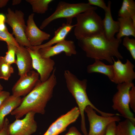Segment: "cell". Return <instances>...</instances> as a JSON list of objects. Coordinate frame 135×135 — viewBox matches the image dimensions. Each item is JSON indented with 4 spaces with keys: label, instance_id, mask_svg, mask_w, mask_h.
Wrapping results in <instances>:
<instances>
[{
    "label": "cell",
    "instance_id": "obj_18",
    "mask_svg": "<svg viewBox=\"0 0 135 135\" xmlns=\"http://www.w3.org/2000/svg\"><path fill=\"white\" fill-rule=\"evenodd\" d=\"M75 26V25H72V24L66 22L63 23L61 26L55 31L54 36L49 41L40 46H31L30 48L38 50L40 48L52 46L54 44L62 41L65 40L66 36Z\"/></svg>",
    "mask_w": 135,
    "mask_h": 135
},
{
    "label": "cell",
    "instance_id": "obj_12",
    "mask_svg": "<svg viewBox=\"0 0 135 135\" xmlns=\"http://www.w3.org/2000/svg\"><path fill=\"white\" fill-rule=\"evenodd\" d=\"M80 115L78 108L74 107L53 122L43 135H58L66 130L69 125L75 122Z\"/></svg>",
    "mask_w": 135,
    "mask_h": 135
},
{
    "label": "cell",
    "instance_id": "obj_34",
    "mask_svg": "<svg viewBox=\"0 0 135 135\" xmlns=\"http://www.w3.org/2000/svg\"><path fill=\"white\" fill-rule=\"evenodd\" d=\"M64 135H82L75 126H72L69 129L68 132Z\"/></svg>",
    "mask_w": 135,
    "mask_h": 135
},
{
    "label": "cell",
    "instance_id": "obj_15",
    "mask_svg": "<svg viewBox=\"0 0 135 135\" xmlns=\"http://www.w3.org/2000/svg\"><path fill=\"white\" fill-rule=\"evenodd\" d=\"M38 50L40 56L45 58H51L63 52L68 56L77 53L74 42L65 40L54 45L40 48Z\"/></svg>",
    "mask_w": 135,
    "mask_h": 135
},
{
    "label": "cell",
    "instance_id": "obj_3",
    "mask_svg": "<svg viewBox=\"0 0 135 135\" xmlns=\"http://www.w3.org/2000/svg\"><path fill=\"white\" fill-rule=\"evenodd\" d=\"M64 76L67 88L75 99L78 106L81 118V129L84 135L88 134L84 114L85 110L87 106L91 107L102 116H107L116 115L114 114L102 111L97 108L91 102L86 92L88 82L86 79L80 80L68 70L64 71Z\"/></svg>",
    "mask_w": 135,
    "mask_h": 135
},
{
    "label": "cell",
    "instance_id": "obj_27",
    "mask_svg": "<svg viewBox=\"0 0 135 135\" xmlns=\"http://www.w3.org/2000/svg\"><path fill=\"white\" fill-rule=\"evenodd\" d=\"M6 42L7 44H12L18 47L20 45L16 41L12 34L9 32L8 30L2 31L0 30V41Z\"/></svg>",
    "mask_w": 135,
    "mask_h": 135
},
{
    "label": "cell",
    "instance_id": "obj_28",
    "mask_svg": "<svg viewBox=\"0 0 135 135\" xmlns=\"http://www.w3.org/2000/svg\"><path fill=\"white\" fill-rule=\"evenodd\" d=\"M123 45L129 52L132 58L135 60V40L125 36L123 39Z\"/></svg>",
    "mask_w": 135,
    "mask_h": 135
},
{
    "label": "cell",
    "instance_id": "obj_14",
    "mask_svg": "<svg viewBox=\"0 0 135 135\" xmlns=\"http://www.w3.org/2000/svg\"><path fill=\"white\" fill-rule=\"evenodd\" d=\"M34 14L32 13L28 16L25 30L26 37L32 46L40 45L50 36V34L41 30L37 26L34 20Z\"/></svg>",
    "mask_w": 135,
    "mask_h": 135
},
{
    "label": "cell",
    "instance_id": "obj_8",
    "mask_svg": "<svg viewBox=\"0 0 135 135\" xmlns=\"http://www.w3.org/2000/svg\"><path fill=\"white\" fill-rule=\"evenodd\" d=\"M89 123L88 135H105L109 124L114 122H119L120 118L117 115L105 116H99L91 107L87 106L85 110Z\"/></svg>",
    "mask_w": 135,
    "mask_h": 135
},
{
    "label": "cell",
    "instance_id": "obj_11",
    "mask_svg": "<svg viewBox=\"0 0 135 135\" xmlns=\"http://www.w3.org/2000/svg\"><path fill=\"white\" fill-rule=\"evenodd\" d=\"M39 78L38 73L32 70L20 76L12 88V95L17 97L25 96L34 88Z\"/></svg>",
    "mask_w": 135,
    "mask_h": 135
},
{
    "label": "cell",
    "instance_id": "obj_37",
    "mask_svg": "<svg viewBox=\"0 0 135 135\" xmlns=\"http://www.w3.org/2000/svg\"><path fill=\"white\" fill-rule=\"evenodd\" d=\"M22 1L21 0H13L12 1V4L13 5H17L20 4Z\"/></svg>",
    "mask_w": 135,
    "mask_h": 135
},
{
    "label": "cell",
    "instance_id": "obj_30",
    "mask_svg": "<svg viewBox=\"0 0 135 135\" xmlns=\"http://www.w3.org/2000/svg\"><path fill=\"white\" fill-rule=\"evenodd\" d=\"M88 3L90 5L98 6L103 9L105 11L108 9V6L103 0H88Z\"/></svg>",
    "mask_w": 135,
    "mask_h": 135
},
{
    "label": "cell",
    "instance_id": "obj_20",
    "mask_svg": "<svg viewBox=\"0 0 135 135\" xmlns=\"http://www.w3.org/2000/svg\"><path fill=\"white\" fill-rule=\"evenodd\" d=\"M87 72L89 74L98 72L104 74L111 81H113L114 71L112 64H106L100 60L95 59L93 64L88 65L87 68Z\"/></svg>",
    "mask_w": 135,
    "mask_h": 135
},
{
    "label": "cell",
    "instance_id": "obj_6",
    "mask_svg": "<svg viewBox=\"0 0 135 135\" xmlns=\"http://www.w3.org/2000/svg\"><path fill=\"white\" fill-rule=\"evenodd\" d=\"M134 85L132 82L118 84L116 88L117 91L112 99V107L126 119L135 123V118L130 110L129 105V92Z\"/></svg>",
    "mask_w": 135,
    "mask_h": 135
},
{
    "label": "cell",
    "instance_id": "obj_25",
    "mask_svg": "<svg viewBox=\"0 0 135 135\" xmlns=\"http://www.w3.org/2000/svg\"><path fill=\"white\" fill-rule=\"evenodd\" d=\"M14 72L11 65L6 62L3 56H0V78L8 80Z\"/></svg>",
    "mask_w": 135,
    "mask_h": 135
},
{
    "label": "cell",
    "instance_id": "obj_36",
    "mask_svg": "<svg viewBox=\"0 0 135 135\" xmlns=\"http://www.w3.org/2000/svg\"><path fill=\"white\" fill-rule=\"evenodd\" d=\"M9 1L8 0H0V8L5 6Z\"/></svg>",
    "mask_w": 135,
    "mask_h": 135
},
{
    "label": "cell",
    "instance_id": "obj_4",
    "mask_svg": "<svg viewBox=\"0 0 135 135\" xmlns=\"http://www.w3.org/2000/svg\"><path fill=\"white\" fill-rule=\"evenodd\" d=\"M91 9L80 14L76 17L74 35L78 40L85 38L103 33L102 20Z\"/></svg>",
    "mask_w": 135,
    "mask_h": 135
},
{
    "label": "cell",
    "instance_id": "obj_19",
    "mask_svg": "<svg viewBox=\"0 0 135 135\" xmlns=\"http://www.w3.org/2000/svg\"><path fill=\"white\" fill-rule=\"evenodd\" d=\"M22 101L21 97L10 95L0 106V130L2 128L6 116L19 106Z\"/></svg>",
    "mask_w": 135,
    "mask_h": 135
},
{
    "label": "cell",
    "instance_id": "obj_29",
    "mask_svg": "<svg viewBox=\"0 0 135 135\" xmlns=\"http://www.w3.org/2000/svg\"><path fill=\"white\" fill-rule=\"evenodd\" d=\"M130 106L135 112V86L134 85L129 92Z\"/></svg>",
    "mask_w": 135,
    "mask_h": 135
},
{
    "label": "cell",
    "instance_id": "obj_5",
    "mask_svg": "<svg viewBox=\"0 0 135 135\" xmlns=\"http://www.w3.org/2000/svg\"><path fill=\"white\" fill-rule=\"evenodd\" d=\"M97 9L96 7L92 6L88 3L71 4L60 2L55 11L42 21L40 28L43 29L53 21L60 18H65L66 23L72 24L73 18L78 14L89 10H96Z\"/></svg>",
    "mask_w": 135,
    "mask_h": 135
},
{
    "label": "cell",
    "instance_id": "obj_33",
    "mask_svg": "<svg viewBox=\"0 0 135 135\" xmlns=\"http://www.w3.org/2000/svg\"><path fill=\"white\" fill-rule=\"evenodd\" d=\"M6 17L3 14H0V30L2 31L8 30V29L5 24Z\"/></svg>",
    "mask_w": 135,
    "mask_h": 135
},
{
    "label": "cell",
    "instance_id": "obj_23",
    "mask_svg": "<svg viewBox=\"0 0 135 135\" xmlns=\"http://www.w3.org/2000/svg\"><path fill=\"white\" fill-rule=\"evenodd\" d=\"M120 17L131 18L135 16V2L133 0H124L118 12Z\"/></svg>",
    "mask_w": 135,
    "mask_h": 135
},
{
    "label": "cell",
    "instance_id": "obj_1",
    "mask_svg": "<svg viewBox=\"0 0 135 135\" xmlns=\"http://www.w3.org/2000/svg\"><path fill=\"white\" fill-rule=\"evenodd\" d=\"M54 68L48 79L44 82L38 81L34 88L22 98L20 106L12 111L11 114L19 119L30 112L44 114L46 104L52 96L57 84Z\"/></svg>",
    "mask_w": 135,
    "mask_h": 135
},
{
    "label": "cell",
    "instance_id": "obj_9",
    "mask_svg": "<svg viewBox=\"0 0 135 135\" xmlns=\"http://www.w3.org/2000/svg\"><path fill=\"white\" fill-rule=\"evenodd\" d=\"M26 48L32 57L33 69L39 74L40 80L41 82L46 81L49 78L54 68V60L51 58L42 57L38 50Z\"/></svg>",
    "mask_w": 135,
    "mask_h": 135
},
{
    "label": "cell",
    "instance_id": "obj_16",
    "mask_svg": "<svg viewBox=\"0 0 135 135\" xmlns=\"http://www.w3.org/2000/svg\"><path fill=\"white\" fill-rule=\"evenodd\" d=\"M16 63L20 76L27 74L33 69L31 55L26 48L20 46L17 48L16 52Z\"/></svg>",
    "mask_w": 135,
    "mask_h": 135
},
{
    "label": "cell",
    "instance_id": "obj_24",
    "mask_svg": "<svg viewBox=\"0 0 135 135\" xmlns=\"http://www.w3.org/2000/svg\"><path fill=\"white\" fill-rule=\"evenodd\" d=\"M32 6L33 12L37 14H44L48 10L49 4L52 0H26Z\"/></svg>",
    "mask_w": 135,
    "mask_h": 135
},
{
    "label": "cell",
    "instance_id": "obj_13",
    "mask_svg": "<svg viewBox=\"0 0 135 135\" xmlns=\"http://www.w3.org/2000/svg\"><path fill=\"white\" fill-rule=\"evenodd\" d=\"M112 64L114 77L112 82L116 84L124 82H132L135 79V72L134 68V65L128 59L125 63H123L120 60L116 61L113 59Z\"/></svg>",
    "mask_w": 135,
    "mask_h": 135
},
{
    "label": "cell",
    "instance_id": "obj_17",
    "mask_svg": "<svg viewBox=\"0 0 135 135\" xmlns=\"http://www.w3.org/2000/svg\"><path fill=\"white\" fill-rule=\"evenodd\" d=\"M111 2L109 1L108 4V9L105 12V17L102 20L103 34L108 40L114 39L115 34L118 33L120 28L119 23L118 21L114 20L111 12Z\"/></svg>",
    "mask_w": 135,
    "mask_h": 135
},
{
    "label": "cell",
    "instance_id": "obj_38",
    "mask_svg": "<svg viewBox=\"0 0 135 135\" xmlns=\"http://www.w3.org/2000/svg\"><path fill=\"white\" fill-rule=\"evenodd\" d=\"M3 88L0 83V92L3 90Z\"/></svg>",
    "mask_w": 135,
    "mask_h": 135
},
{
    "label": "cell",
    "instance_id": "obj_35",
    "mask_svg": "<svg viewBox=\"0 0 135 135\" xmlns=\"http://www.w3.org/2000/svg\"><path fill=\"white\" fill-rule=\"evenodd\" d=\"M10 95V93L8 92L3 90L0 92V106L4 100Z\"/></svg>",
    "mask_w": 135,
    "mask_h": 135
},
{
    "label": "cell",
    "instance_id": "obj_21",
    "mask_svg": "<svg viewBox=\"0 0 135 135\" xmlns=\"http://www.w3.org/2000/svg\"><path fill=\"white\" fill-rule=\"evenodd\" d=\"M118 21L120 28L116 36V38L121 39L124 36H132L135 37V26L133 24L131 18L119 17Z\"/></svg>",
    "mask_w": 135,
    "mask_h": 135
},
{
    "label": "cell",
    "instance_id": "obj_10",
    "mask_svg": "<svg viewBox=\"0 0 135 135\" xmlns=\"http://www.w3.org/2000/svg\"><path fill=\"white\" fill-rule=\"evenodd\" d=\"M35 114L29 112L23 119H16L13 122L9 124L10 135H31L35 133L37 128V124L34 120Z\"/></svg>",
    "mask_w": 135,
    "mask_h": 135
},
{
    "label": "cell",
    "instance_id": "obj_31",
    "mask_svg": "<svg viewBox=\"0 0 135 135\" xmlns=\"http://www.w3.org/2000/svg\"><path fill=\"white\" fill-rule=\"evenodd\" d=\"M9 124L8 119L6 118H5L2 128L0 130V135H10L8 130Z\"/></svg>",
    "mask_w": 135,
    "mask_h": 135
},
{
    "label": "cell",
    "instance_id": "obj_26",
    "mask_svg": "<svg viewBox=\"0 0 135 135\" xmlns=\"http://www.w3.org/2000/svg\"><path fill=\"white\" fill-rule=\"evenodd\" d=\"M7 45L8 50L6 52L5 56H3V59L6 62L11 65L13 64H16L15 56L17 47L12 44Z\"/></svg>",
    "mask_w": 135,
    "mask_h": 135
},
{
    "label": "cell",
    "instance_id": "obj_22",
    "mask_svg": "<svg viewBox=\"0 0 135 135\" xmlns=\"http://www.w3.org/2000/svg\"><path fill=\"white\" fill-rule=\"evenodd\" d=\"M116 135H135V123L126 119L119 122L116 128Z\"/></svg>",
    "mask_w": 135,
    "mask_h": 135
},
{
    "label": "cell",
    "instance_id": "obj_7",
    "mask_svg": "<svg viewBox=\"0 0 135 135\" xmlns=\"http://www.w3.org/2000/svg\"><path fill=\"white\" fill-rule=\"evenodd\" d=\"M24 15V13L20 10H16L14 11L8 8L6 14V18L5 22L12 28V34L14 36V38L19 45L29 48L31 46L25 34L26 25Z\"/></svg>",
    "mask_w": 135,
    "mask_h": 135
},
{
    "label": "cell",
    "instance_id": "obj_2",
    "mask_svg": "<svg viewBox=\"0 0 135 135\" xmlns=\"http://www.w3.org/2000/svg\"><path fill=\"white\" fill-rule=\"evenodd\" d=\"M121 39L115 38L107 40L103 33L88 38L78 40L79 47L86 53L87 57L101 60H105L113 64L114 57L120 60L123 57L118 48Z\"/></svg>",
    "mask_w": 135,
    "mask_h": 135
},
{
    "label": "cell",
    "instance_id": "obj_32",
    "mask_svg": "<svg viewBox=\"0 0 135 135\" xmlns=\"http://www.w3.org/2000/svg\"><path fill=\"white\" fill-rule=\"evenodd\" d=\"M116 122H114L110 124L108 126L105 135H116Z\"/></svg>",
    "mask_w": 135,
    "mask_h": 135
}]
</instances>
